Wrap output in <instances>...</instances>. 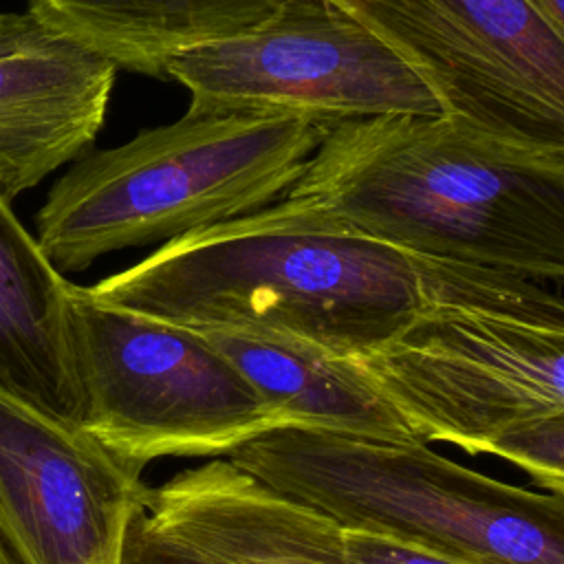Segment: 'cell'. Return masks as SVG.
I'll return each mask as SVG.
<instances>
[{
  "label": "cell",
  "instance_id": "cell-1",
  "mask_svg": "<svg viewBox=\"0 0 564 564\" xmlns=\"http://www.w3.org/2000/svg\"><path fill=\"white\" fill-rule=\"evenodd\" d=\"M84 289L97 302L194 333L284 339L352 357L414 315L421 269L416 256L284 196L159 245Z\"/></svg>",
  "mask_w": 564,
  "mask_h": 564
},
{
  "label": "cell",
  "instance_id": "cell-2",
  "mask_svg": "<svg viewBox=\"0 0 564 564\" xmlns=\"http://www.w3.org/2000/svg\"><path fill=\"white\" fill-rule=\"evenodd\" d=\"M286 196L414 256L564 278V152L505 145L443 115L330 126Z\"/></svg>",
  "mask_w": 564,
  "mask_h": 564
},
{
  "label": "cell",
  "instance_id": "cell-3",
  "mask_svg": "<svg viewBox=\"0 0 564 564\" xmlns=\"http://www.w3.org/2000/svg\"><path fill=\"white\" fill-rule=\"evenodd\" d=\"M416 260L414 315L348 357L410 432L423 443L491 454L507 432L564 416L560 291L471 262Z\"/></svg>",
  "mask_w": 564,
  "mask_h": 564
},
{
  "label": "cell",
  "instance_id": "cell-4",
  "mask_svg": "<svg viewBox=\"0 0 564 564\" xmlns=\"http://www.w3.org/2000/svg\"><path fill=\"white\" fill-rule=\"evenodd\" d=\"M328 128L271 110H185L79 156L37 209L35 240L68 273L253 214L289 194Z\"/></svg>",
  "mask_w": 564,
  "mask_h": 564
},
{
  "label": "cell",
  "instance_id": "cell-5",
  "mask_svg": "<svg viewBox=\"0 0 564 564\" xmlns=\"http://www.w3.org/2000/svg\"><path fill=\"white\" fill-rule=\"evenodd\" d=\"M225 458L341 531L471 564H564V494L498 480L423 441L286 425Z\"/></svg>",
  "mask_w": 564,
  "mask_h": 564
},
{
  "label": "cell",
  "instance_id": "cell-6",
  "mask_svg": "<svg viewBox=\"0 0 564 564\" xmlns=\"http://www.w3.org/2000/svg\"><path fill=\"white\" fill-rule=\"evenodd\" d=\"M79 427L117 458H220L284 421L203 335L97 302L70 284Z\"/></svg>",
  "mask_w": 564,
  "mask_h": 564
},
{
  "label": "cell",
  "instance_id": "cell-7",
  "mask_svg": "<svg viewBox=\"0 0 564 564\" xmlns=\"http://www.w3.org/2000/svg\"><path fill=\"white\" fill-rule=\"evenodd\" d=\"M434 95L505 145L564 152V33L527 0H330Z\"/></svg>",
  "mask_w": 564,
  "mask_h": 564
},
{
  "label": "cell",
  "instance_id": "cell-8",
  "mask_svg": "<svg viewBox=\"0 0 564 564\" xmlns=\"http://www.w3.org/2000/svg\"><path fill=\"white\" fill-rule=\"evenodd\" d=\"M165 79L187 110H271L324 126L443 115L427 86L357 18L330 0H289L260 29L172 55Z\"/></svg>",
  "mask_w": 564,
  "mask_h": 564
},
{
  "label": "cell",
  "instance_id": "cell-9",
  "mask_svg": "<svg viewBox=\"0 0 564 564\" xmlns=\"http://www.w3.org/2000/svg\"><path fill=\"white\" fill-rule=\"evenodd\" d=\"M141 469L77 423L0 390V544L9 564H121Z\"/></svg>",
  "mask_w": 564,
  "mask_h": 564
},
{
  "label": "cell",
  "instance_id": "cell-10",
  "mask_svg": "<svg viewBox=\"0 0 564 564\" xmlns=\"http://www.w3.org/2000/svg\"><path fill=\"white\" fill-rule=\"evenodd\" d=\"M117 66L31 11L0 13V196L9 203L88 152Z\"/></svg>",
  "mask_w": 564,
  "mask_h": 564
},
{
  "label": "cell",
  "instance_id": "cell-11",
  "mask_svg": "<svg viewBox=\"0 0 564 564\" xmlns=\"http://www.w3.org/2000/svg\"><path fill=\"white\" fill-rule=\"evenodd\" d=\"M141 516L156 535L218 564H350L337 524L225 456L145 485Z\"/></svg>",
  "mask_w": 564,
  "mask_h": 564
},
{
  "label": "cell",
  "instance_id": "cell-12",
  "mask_svg": "<svg viewBox=\"0 0 564 564\" xmlns=\"http://www.w3.org/2000/svg\"><path fill=\"white\" fill-rule=\"evenodd\" d=\"M68 291L70 282L0 196V390L79 425Z\"/></svg>",
  "mask_w": 564,
  "mask_h": 564
},
{
  "label": "cell",
  "instance_id": "cell-13",
  "mask_svg": "<svg viewBox=\"0 0 564 564\" xmlns=\"http://www.w3.org/2000/svg\"><path fill=\"white\" fill-rule=\"evenodd\" d=\"M37 20L117 68L165 79L187 48L251 33L289 0H26Z\"/></svg>",
  "mask_w": 564,
  "mask_h": 564
},
{
  "label": "cell",
  "instance_id": "cell-14",
  "mask_svg": "<svg viewBox=\"0 0 564 564\" xmlns=\"http://www.w3.org/2000/svg\"><path fill=\"white\" fill-rule=\"evenodd\" d=\"M295 427H317L383 441H419L394 408L348 357L269 337L198 333Z\"/></svg>",
  "mask_w": 564,
  "mask_h": 564
},
{
  "label": "cell",
  "instance_id": "cell-15",
  "mask_svg": "<svg viewBox=\"0 0 564 564\" xmlns=\"http://www.w3.org/2000/svg\"><path fill=\"white\" fill-rule=\"evenodd\" d=\"M491 454L518 465L544 491L564 494V416L542 419L507 432Z\"/></svg>",
  "mask_w": 564,
  "mask_h": 564
},
{
  "label": "cell",
  "instance_id": "cell-16",
  "mask_svg": "<svg viewBox=\"0 0 564 564\" xmlns=\"http://www.w3.org/2000/svg\"><path fill=\"white\" fill-rule=\"evenodd\" d=\"M339 540L344 555L350 564H471L458 557L423 551L410 544L394 542L390 538L364 533V531H341Z\"/></svg>",
  "mask_w": 564,
  "mask_h": 564
},
{
  "label": "cell",
  "instance_id": "cell-17",
  "mask_svg": "<svg viewBox=\"0 0 564 564\" xmlns=\"http://www.w3.org/2000/svg\"><path fill=\"white\" fill-rule=\"evenodd\" d=\"M121 564H218V562L207 560L183 544H176L156 535L145 527L139 509L126 531Z\"/></svg>",
  "mask_w": 564,
  "mask_h": 564
},
{
  "label": "cell",
  "instance_id": "cell-18",
  "mask_svg": "<svg viewBox=\"0 0 564 564\" xmlns=\"http://www.w3.org/2000/svg\"><path fill=\"white\" fill-rule=\"evenodd\" d=\"M555 31L564 33V0H527Z\"/></svg>",
  "mask_w": 564,
  "mask_h": 564
},
{
  "label": "cell",
  "instance_id": "cell-19",
  "mask_svg": "<svg viewBox=\"0 0 564 564\" xmlns=\"http://www.w3.org/2000/svg\"><path fill=\"white\" fill-rule=\"evenodd\" d=\"M0 564H9V560H7L4 551H2V544H0Z\"/></svg>",
  "mask_w": 564,
  "mask_h": 564
}]
</instances>
